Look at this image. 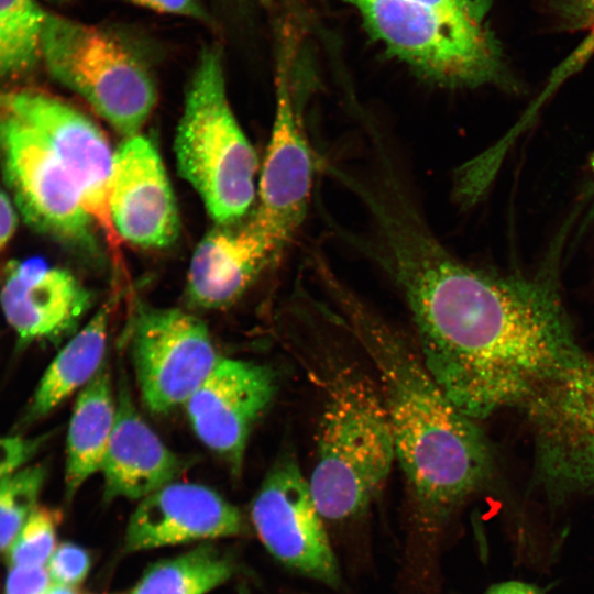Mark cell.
I'll return each mask as SVG.
<instances>
[{"mask_svg": "<svg viewBox=\"0 0 594 594\" xmlns=\"http://www.w3.org/2000/svg\"><path fill=\"white\" fill-rule=\"evenodd\" d=\"M428 3L438 8L459 11L474 16L486 18L488 11L487 0H408Z\"/></svg>", "mask_w": 594, "mask_h": 594, "instance_id": "f546056e", "label": "cell"}, {"mask_svg": "<svg viewBox=\"0 0 594 594\" xmlns=\"http://www.w3.org/2000/svg\"><path fill=\"white\" fill-rule=\"evenodd\" d=\"M257 1H264V0H257Z\"/></svg>", "mask_w": 594, "mask_h": 594, "instance_id": "836d02e7", "label": "cell"}, {"mask_svg": "<svg viewBox=\"0 0 594 594\" xmlns=\"http://www.w3.org/2000/svg\"><path fill=\"white\" fill-rule=\"evenodd\" d=\"M54 1H67V0H54Z\"/></svg>", "mask_w": 594, "mask_h": 594, "instance_id": "d6a6232c", "label": "cell"}, {"mask_svg": "<svg viewBox=\"0 0 594 594\" xmlns=\"http://www.w3.org/2000/svg\"><path fill=\"white\" fill-rule=\"evenodd\" d=\"M109 210L120 239L145 248L172 244L179 233L173 189L156 146L129 136L113 153Z\"/></svg>", "mask_w": 594, "mask_h": 594, "instance_id": "7c38bea8", "label": "cell"}, {"mask_svg": "<svg viewBox=\"0 0 594 594\" xmlns=\"http://www.w3.org/2000/svg\"><path fill=\"white\" fill-rule=\"evenodd\" d=\"M314 158L286 76L278 79L275 118L261 170L254 218L282 246L301 224L311 193Z\"/></svg>", "mask_w": 594, "mask_h": 594, "instance_id": "4fadbf2b", "label": "cell"}, {"mask_svg": "<svg viewBox=\"0 0 594 594\" xmlns=\"http://www.w3.org/2000/svg\"><path fill=\"white\" fill-rule=\"evenodd\" d=\"M46 469L36 464L18 470L0 482V551H8L36 508Z\"/></svg>", "mask_w": 594, "mask_h": 594, "instance_id": "7402d4cb", "label": "cell"}, {"mask_svg": "<svg viewBox=\"0 0 594 594\" xmlns=\"http://www.w3.org/2000/svg\"><path fill=\"white\" fill-rule=\"evenodd\" d=\"M44 437L0 438V482L31 460L44 443Z\"/></svg>", "mask_w": 594, "mask_h": 594, "instance_id": "d4e9b609", "label": "cell"}, {"mask_svg": "<svg viewBox=\"0 0 594 594\" xmlns=\"http://www.w3.org/2000/svg\"><path fill=\"white\" fill-rule=\"evenodd\" d=\"M359 195L375 232L363 244L399 289L430 374L466 417L502 411L539 360L557 304L553 285L454 257L394 180Z\"/></svg>", "mask_w": 594, "mask_h": 594, "instance_id": "6da1fadb", "label": "cell"}, {"mask_svg": "<svg viewBox=\"0 0 594 594\" xmlns=\"http://www.w3.org/2000/svg\"><path fill=\"white\" fill-rule=\"evenodd\" d=\"M276 388L272 367L220 358L186 402L196 436L228 463L233 474L241 472L251 431L273 402Z\"/></svg>", "mask_w": 594, "mask_h": 594, "instance_id": "8fae6325", "label": "cell"}, {"mask_svg": "<svg viewBox=\"0 0 594 594\" xmlns=\"http://www.w3.org/2000/svg\"><path fill=\"white\" fill-rule=\"evenodd\" d=\"M251 519L267 551L284 565L329 586L339 565L308 480L294 454L268 470L251 505Z\"/></svg>", "mask_w": 594, "mask_h": 594, "instance_id": "30bf717a", "label": "cell"}, {"mask_svg": "<svg viewBox=\"0 0 594 594\" xmlns=\"http://www.w3.org/2000/svg\"><path fill=\"white\" fill-rule=\"evenodd\" d=\"M220 226L198 243L188 268V300L202 309L233 305L283 248L254 217L241 227Z\"/></svg>", "mask_w": 594, "mask_h": 594, "instance_id": "9a60e30c", "label": "cell"}, {"mask_svg": "<svg viewBox=\"0 0 594 594\" xmlns=\"http://www.w3.org/2000/svg\"><path fill=\"white\" fill-rule=\"evenodd\" d=\"M0 108L38 132L76 187L85 210L118 252L120 238L109 210L113 153L100 129L65 101L40 90L0 92Z\"/></svg>", "mask_w": 594, "mask_h": 594, "instance_id": "9c48e42d", "label": "cell"}, {"mask_svg": "<svg viewBox=\"0 0 594 594\" xmlns=\"http://www.w3.org/2000/svg\"><path fill=\"white\" fill-rule=\"evenodd\" d=\"M116 413L111 376L105 361L79 393L70 417L66 443L67 498L100 472Z\"/></svg>", "mask_w": 594, "mask_h": 594, "instance_id": "ac0fdd59", "label": "cell"}, {"mask_svg": "<svg viewBox=\"0 0 594 594\" xmlns=\"http://www.w3.org/2000/svg\"><path fill=\"white\" fill-rule=\"evenodd\" d=\"M0 305L20 340L57 341L69 334L90 305V293L67 270L40 262H11Z\"/></svg>", "mask_w": 594, "mask_h": 594, "instance_id": "2e32d148", "label": "cell"}, {"mask_svg": "<svg viewBox=\"0 0 594 594\" xmlns=\"http://www.w3.org/2000/svg\"><path fill=\"white\" fill-rule=\"evenodd\" d=\"M395 461L393 429L377 384L353 370L338 372L319 419L316 463L308 480L322 519L362 515Z\"/></svg>", "mask_w": 594, "mask_h": 594, "instance_id": "3957f363", "label": "cell"}, {"mask_svg": "<svg viewBox=\"0 0 594 594\" xmlns=\"http://www.w3.org/2000/svg\"><path fill=\"white\" fill-rule=\"evenodd\" d=\"M45 594H78V592L75 587L54 583L52 586L50 585Z\"/></svg>", "mask_w": 594, "mask_h": 594, "instance_id": "1f68e13d", "label": "cell"}, {"mask_svg": "<svg viewBox=\"0 0 594 594\" xmlns=\"http://www.w3.org/2000/svg\"><path fill=\"white\" fill-rule=\"evenodd\" d=\"M372 37L418 75L444 87L504 81L498 43L486 18L408 0H344Z\"/></svg>", "mask_w": 594, "mask_h": 594, "instance_id": "5b68a950", "label": "cell"}, {"mask_svg": "<svg viewBox=\"0 0 594 594\" xmlns=\"http://www.w3.org/2000/svg\"><path fill=\"white\" fill-rule=\"evenodd\" d=\"M110 315L111 305L106 302L58 352L34 393L29 420L46 416L96 375L105 362Z\"/></svg>", "mask_w": 594, "mask_h": 594, "instance_id": "d6986e66", "label": "cell"}, {"mask_svg": "<svg viewBox=\"0 0 594 594\" xmlns=\"http://www.w3.org/2000/svg\"><path fill=\"white\" fill-rule=\"evenodd\" d=\"M42 59L54 78L128 138L138 134L152 112L156 89L147 66L105 29L47 13Z\"/></svg>", "mask_w": 594, "mask_h": 594, "instance_id": "8992f818", "label": "cell"}, {"mask_svg": "<svg viewBox=\"0 0 594 594\" xmlns=\"http://www.w3.org/2000/svg\"><path fill=\"white\" fill-rule=\"evenodd\" d=\"M129 348L143 404L153 414L185 405L220 359L201 319L145 304L132 316Z\"/></svg>", "mask_w": 594, "mask_h": 594, "instance_id": "52a82bcc", "label": "cell"}, {"mask_svg": "<svg viewBox=\"0 0 594 594\" xmlns=\"http://www.w3.org/2000/svg\"><path fill=\"white\" fill-rule=\"evenodd\" d=\"M46 14L34 0H0V79L22 77L42 59Z\"/></svg>", "mask_w": 594, "mask_h": 594, "instance_id": "44dd1931", "label": "cell"}, {"mask_svg": "<svg viewBox=\"0 0 594 594\" xmlns=\"http://www.w3.org/2000/svg\"><path fill=\"white\" fill-rule=\"evenodd\" d=\"M180 175L219 224H232L255 198L257 158L226 91L221 52H200L175 138Z\"/></svg>", "mask_w": 594, "mask_h": 594, "instance_id": "277c9868", "label": "cell"}, {"mask_svg": "<svg viewBox=\"0 0 594 594\" xmlns=\"http://www.w3.org/2000/svg\"><path fill=\"white\" fill-rule=\"evenodd\" d=\"M50 579L47 569L43 566H13L6 580L4 594H45Z\"/></svg>", "mask_w": 594, "mask_h": 594, "instance_id": "4316f807", "label": "cell"}, {"mask_svg": "<svg viewBox=\"0 0 594 594\" xmlns=\"http://www.w3.org/2000/svg\"><path fill=\"white\" fill-rule=\"evenodd\" d=\"M485 594H542L532 584L520 581H507L491 586Z\"/></svg>", "mask_w": 594, "mask_h": 594, "instance_id": "4dcf8cb0", "label": "cell"}, {"mask_svg": "<svg viewBox=\"0 0 594 594\" xmlns=\"http://www.w3.org/2000/svg\"><path fill=\"white\" fill-rule=\"evenodd\" d=\"M0 163L15 206L29 224L94 251L95 222L69 176L38 132L1 108Z\"/></svg>", "mask_w": 594, "mask_h": 594, "instance_id": "ba28073f", "label": "cell"}, {"mask_svg": "<svg viewBox=\"0 0 594 594\" xmlns=\"http://www.w3.org/2000/svg\"><path fill=\"white\" fill-rule=\"evenodd\" d=\"M116 408L113 430L100 469L103 497L143 499L173 483L182 472V461L142 418L124 383Z\"/></svg>", "mask_w": 594, "mask_h": 594, "instance_id": "e0dca14e", "label": "cell"}, {"mask_svg": "<svg viewBox=\"0 0 594 594\" xmlns=\"http://www.w3.org/2000/svg\"><path fill=\"white\" fill-rule=\"evenodd\" d=\"M246 524L238 507L216 491L173 482L141 499L129 519L127 551L242 536Z\"/></svg>", "mask_w": 594, "mask_h": 594, "instance_id": "5bb4252c", "label": "cell"}, {"mask_svg": "<svg viewBox=\"0 0 594 594\" xmlns=\"http://www.w3.org/2000/svg\"><path fill=\"white\" fill-rule=\"evenodd\" d=\"M59 522L58 510L36 507L8 549V563L12 568L42 566L55 550Z\"/></svg>", "mask_w": 594, "mask_h": 594, "instance_id": "603a6c76", "label": "cell"}, {"mask_svg": "<svg viewBox=\"0 0 594 594\" xmlns=\"http://www.w3.org/2000/svg\"><path fill=\"white\" fill-rule=\"evenodd\" d=\"M91 557L87 550L73 542L55 548L47 562V571L54 583L75 587L87 576Z\"/></svg>", "mask_w": 594, "mask_h": 594, "instance_id": "cb8c5ba5", "label": "cell"}, {"mask_svg": "<svg viewBox=\"0 0 594 594\" xmlns=\"http://www.w3.org/2000/svg\"><path fill=\"white\" fill-rule=\"evenodd\" d=\"M338 321L371 361L399 463L419 509L444 516L479 491L493 471V454L477 421L462 414L425 365L418 349L383 317L324 275Z\"/></svg>", "mask_w": 594, "mask_h": 594, "instance_id": "7a4b0ae2", "label": "cell"}, {"mask_svg": "<svg viewBox=\"0 0 594 594\" xmlns=\"http://www.w3.org/2000/svg\"><path fill=\"white\" fill-rule=\"evenodd\" d=\"M134 6L163 14L178 15L201 22L208 26L213 20L200 0H125Z\"/></svg>", "mask_w": 594, "mask_h": 594, "instance_id": "484cf974", "label": "cell"}, {"mask_svg": "<svg viewBox=\"0 0 594 594\" xmlns=\"http://www.w3.org/2000/svg\"><path fill=\"white\" fill-rule=\"evenodd\" d=\"M18 226L15 208L0 187V257L12 239Z\"/></svg>", "mask_w": 594, "mask_h": 594, "instance_id": "f1b7e54d", "label": "cell"}, {"mask_svg": "<svg viewBox=\"0 0 594 594\" xmlns=\"http://www.w3.org/2000/svg\"><path fill=\"white\" fill-rule=\"evenodd\" d=\"M235 572L234 560L204 543L152 564L129 594H207Z\"/></svg>", "mask_w": 594, "mask_h": 594, "instance_id": "ffe728a7", "label": "cell"}, {"mask_svg": "<svg viewBox=\"0 0 594 594\" xmlns=\"http://www.w3.org/2000/svg\"><path fill=\"white\" fill-rule=\"evenodd\" d=\"M560 15L578 30H588L594 35V0H558Z\"/></svg>", "mask_w": 594, "mask_h": 594, "instance_id": "83f0119b", "label": "cell"}]
</instances>
